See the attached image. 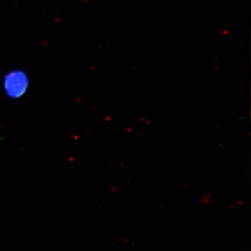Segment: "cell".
Listing matches in <instances>:
<instances>
[{"label": "cell", "instance_id": "obj_1", "mask_svg": "<svg viewBox=\"0 0 251 251\" xmlns=\"http://www.w3.org/2000/svg\"><path fill=\"white\" fill-rule=\"evenodd\" d=\"M29 86V76L27 73L21 69H15L7 73L3 80L5 94L10 99L21 98L27 93Z\"/></svg>", "mask_w": 251, "mask_h": 251}]
</instances>
